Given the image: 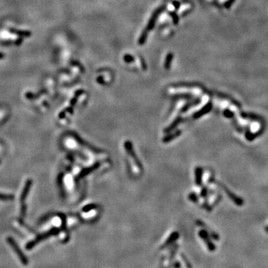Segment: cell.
<instances>
[{
  "instance_id": "cell-5",
  "label": "cell",
  "mask_w": 268,
  "mask_h": 268,
  "mask_svg": "<svg viewBox=\"0 0 268 268\" xmlns=\"http://www.w3.org/2000/svg\"><path fill=\"white\" fill-rule=\"evenodd\" d=\"M13 199V196L11 195L0 194V200H11Z\"/></svg>"
},
{
  "instance_id": "cell-1",
  "label": "cell",
  "mask_w": 268,
  "mask_h": 268,
  "mask_svg": "<svg viewBox=\"0 0 268 268\" xmlns=\"http://www.w3.org/2000/svg\"><path fill=\"white\" fill-rule=\"evenodd\" d=\"M8 242L10 244L11 247H12L13 250H14V252L16 253V254L18 256L19 259L20 260V261L22 262V264L24 265H27L28 264V260L27 257L25 256V255L22 252L21 249L20 248L18 245H17V243L15 242L14 239L12 238H8Z\"/></svg>"
},
{
  "instance_id": "cell-2",
  "label": "cell",
  "mask_w": 268,
  "mask_h": 268,
  "mask_svg": "<svg viewBox=\"0 0 268 268\" xmlns=\"http://www.w3.org/2000/svg\"><path fill=\"white\" fill-rule=\"evenodd\" d=\"M58 232V229H53L50 230V231L48 232L44 233V234H41V235H40V236H38L35 240H34V241L29 242L28 244H27V246H26V248H27L28 250H30V249L33 248V247H34L35 245H37V244L40 243V241H43V240H45L46 238H49V237L53 235V234H56Z\"/></svg>"
},
{
  "instance_id": "cell-3",
  "label": "cell",
  "mask_w": 268,
  "mask_h": 268,
  "mask_svg": "<svg viewBox=\"0 0 268 268\" xmlns=\"http://www.w3.org/2000/svg\"><path fill=\"white\" fill-rule=\"evenodd\" d=\"M200 235L201 238H203V239L205 240V241H206V245H207L208 248L210 250V251H214V250H215V247L212 244V243L209 241V238H207V234H206L204 232H200Z\"/></svg>"
},
{
  "instance_id": "cell-4",
  "label": "cell",
  "mask_w": 268,
  "mask_h": 268,
  "mask_svg": "<svg viewBox=\"0 0 268 268\" xmlns=\"http://www.w3.org/2000/svg\"><path fill=\"white\" fill-rule=\"evenodd\" d=\"M177 235H178V234H177V233H174V234H173L172 235H171V236L169 238L170 239H168L167 241H166L165 243V244H164V246H163L162 247H166V246H167V245H168V244H170V243L172 242L173 241H174V240H175L176 238H177Z\"/></svg>"
}]
</instances>
